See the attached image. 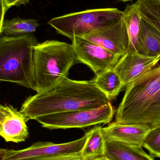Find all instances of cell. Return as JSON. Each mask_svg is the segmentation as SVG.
<instances>
[{"label":"cell","instance_id":"cell-18","mask_svg":"<svg viewBox=\"0 0 160 160\" xmlns=\"http://www.w3.org/2000/svg\"><path fill=\"white\" fill-rule=\"evenodd\" d=\"M40 24L34 19L15 18L11 20H4L1 23V35L18 36L34 32Z\"/></svg>","mask_w":160,"mask_h":160},{"label":"cell","instance_id":"cell-23","mask_svg":"<svg viewBox=\"0 0 160 160\" xmlns=\"http://www.w3.org/2000/svg\"><path fill=\"white\" fill-rule=\"evenodd\" d=\"M94 160H111L109 159V158H107L106 157H103L102 158H99L96 159Z\"/></svg>","mask_w":160,"mask_h":160},{"label":"cell","instance_id":"cell-12","mask_svg":"<svg viewBox=\"0 0 160 160\" xmlns=\"http://www.w3.org/2000/svg\"><path fill=\"white\" fill-rule=\"evenodd\" d=\"M25 117L20 111L8 104L0 106V135L6 142L19 143L29 136Z\"/></svg>","mask_w":160,"mask_h":160},{"label":"cell","instance_id":"cell-16","mask_svg":"<svg viewBox=\"0 0 160 160\" xmlns=\"http://www.w3.org/2000/svg\"><path fill=\"white\" fill-rule=\"evenodd\" d=\"M92 80L106 94L111 101L114 99L125 87L121 78L114 67L96 75Z\"/></svg>","mask_w":160,"mask_h":160},{"label":"cell","instance_id":"cell-1","mask_svg":"<svg viewBox=\"0 0 160 160\" xmlns=\"http://www.w3.org/2000/svg\"><path fill=\"white\" fill-rule=\"evenodd\" d=\"M111 102L106 94L91 81L65 79L49 91L26 99L20 112L26 122L39 117L81 109L100 108Z\"/></svg>","mask_w":160,"mask_h":160},{"label":"cell","instance_id":"cell-17","mask_svg":"<svg viewBox=\"0 0 160 160\" xmlns=\"http://www.w3.org/2000/svg\"><path fill=\"white\" fill-rule=\"evenodd\" d=\"M122 19L126 25L128 36V51L137 52L141 17L136 2L126 7L123 11Z\"/></svg>","mask_w":160,"mask_h":160},{"label":"cell","instance_id":"cell-2","mask_svg":"<svg viewBox=\"0 0 160 160\" xmlns=\"http://www.w3.org/2000/svg\"><path fill=\"white\" fill-rule=\"evenodd\" d=\"M115 121L146 124L151 129L160 125V64L126 87Z\"/></svg>","mask_w":160,"mask_h":160},{"label":"cell","instance_id":"cell-4","mask_svg":"<svg viewBox=\"0 0 160 160\" xmlns=\"http://www.w3.org/2000/svg\"><path fill=\"white\" fill-rule=\"evenodd\" d=\"M37 39L33 34L0 38V80L34 89V47Z\"/></svg>","mask_w":160,"mask_h":160},{"label":"cell","instance_id":"cell-21","mask_svg":"<svg viewBox=\"0 0 160 160\" xmlns=\"http://www.w3.org/2000/svg\"><path fill=\"white\" fill-rule=\"evenodd\" d=\"M27 160H84L80 152L34 158Z\"/></svg>","mask_w":160,"mask_h":160},{"label":"cell","instance_id":"cell-14","mask_svg":"<svg viewBox=\"0 0 160 160\" xmlns=\"http://www.w3.org/2000/svg\"><path fill=\"white\" fill-rule=\"evenodd\" d=\"M102 128L96 126L85 133L86 141L80 152L84 160H94L105 157L106 142Z\"/></svg>","mask_w":160,"mask_h":160},{"label":"cell","instance_id":"cell-10","mask_svg":"<svg viewBox=\"0 0 160 160\" xmlns=\"http://www.w3.org/2000/svg\"><path fill=\"white\" fill-rule=\"evenodd\" d=\"M160 61V56L148 57L128 51L120 57L114 69L126 87L143 74L156 67Z\"/></svg>","mask_w":160,"mask_h":160},{"label":"cell","instance_id":"cell-6","mask_svg":"<svg viewBox=\"0 0 160 160\" xmlns=\"http://www.w3.org/2000/svg\"><path fill=\"white\" fill-rule=\"evenodd\" d=\"M115 111L111 102L98 108L81 109L47 115L36 118L41 126L50 130L84 128L111 123Z\"/></svg>","mask_w":160,"mask_h":160},{"label":"cell","instance_id":"cell-8","mask_svg":"<svg viewBox=\"0 0 160 160\" xmlns=\"http://www.w3.org/2000/svg\"><path fill=\"white\" fill-rule=\"evenodd\" d=\"M71 42L77 62L89 67L95 75L114 67L121 57L82 37Z\"/></svg>","mask_w":160,"mask_h":160},{"label":"cell","instance_id":"cell-19","mask_svg":"<svg viewBox=\"0 0 160 160\" xmlns=\"http://www.w3.org/2000/svg\"><path fill=\"white\" fill-rule=\"evenodd\" d=\"M141 18L160 32V0H137Z\"/></svg>","mask_w":160,"mask_h":160},{"label":"cell","instance_id":"cell-7","mask_svg":"<svg viewBox=\"0 0 160 160\" xmlns=\"http://www.w3.org/2000/svg\"><path fill=\"white\" fill-rule=\"evenodd\" d=\"M86 141V135L78 140L63 143L37 142L21 150L1 149L0 160H27L34 158L80 152Z\"/></svg>","mask_w":160,"mask_h":160},{"label":"cell","instance_id":"cell-11","mask_svg":"<svg viewBox=\"0 0 160 160\" xmlns=\"http://www.w3.org/2000/svg\"><path fill=\"white\" fill-rule=\"evenodd\" d=\"M151 129L146 124H121L116 121L102 128L106 142H116L140 148H143Z\"/></svg>","mask_w":160,"mask_h":160},{"label":"cell","instance_id":"cell-13","mask_svg":"<svg viewBox=\"0 0 160 160\" xmlns=\"http://www.w3.org/2000/svg\"><path fill=\"white\" fill-rule=\"evenodd\" d=\"M137 52L148 57L160 56V32L142 18Z\"/></svg>","mask_w":160,"mask_h":160},{"label":"cell","instance_id":"cell-22","mask_svg":"<svg viewBox=\"0 0 160 160\" xmlns=\"http://www.w3.org/2000/svg\"><path fill=\"white\" fill-rule=\"evenodd\" d=\"M30 0H1L2 6V18L1 23L3 21L6 12L13 6H19L28 3Z\"/></svg>","mask_w":160,"mask_h":160},{"label":"cell","instance_id":"cell-15","mask_svg":"<svg viewBox=\"0 0 160 160\" xmlns=\"http://www.w3.org/2000/svg\"><path fill=\"white\" fill-rule=\"evenodd\" d=\"M105 157L111 160H155L142 148L135 147L113 142H106Z\"/></svg>","mask_w":160,"mask_h":160},{"label":"cell","instance_id":"cell-9","mask_svg":"<svg viewBox=\"0 0 160 160\" xmlns=\"http://www.w3.org/2000/svg\"><path fill=\"white\" fill-rule=\"evenodd\" d=\"M81 37L120 56L129 50L128 36L122 18L117 22L96 29Z\"/></svg>","mask_w":160,"mask_h":160},{"label":"cell","instance_id":"cell-3","mask_svg":"<svg viewBox=\"0 0 160 160\" xmlns=\"http://www.w3.org/2000/svg\"><path fill=\"white\" fill-rule=\"evenodd\" d=\"M34 90L42 93L51 90L68 78L77 61L72 44L48 40L34 46Z\"/></svg>","mask_w":160,"mask_h":160},{"label":"cell","instance_id":"cell-24","mask_svg":"<svg viewBox=\"0 0 160 160\" xmlns=\"http://www.w3.org/2000/svg\"><path fill=\"white\" fill-rule=\"evenodd\" d=\"M119 1L125 2H130V1H133V0H119Z\"/></svg>","mask_w":160,"mask_h":160},{"label":"cell","instance_id":"cell-20","mask_svg":"<svg viewBox=\"0 0 160 160\" xmlns=\"http://www.w3.org/2000/svg\"><path fill=\"white\" fill-rule=\"evenodd\" d=\"M143 148L151 156L160 158V125L151 129L144 142Z\"/></svg>","mask_w":160,"mask_h":160},{"label":"cell","instance_id":"cell-5","mask_svg":"<svg viewBox=\"0 0 160 160\" xmlns=\"http://www.w3.org/2000/svg\"><path fill=\"white\" fill-rule=\"evenodd\" d=\"M123 11L115 8L87 9L53 18L48 23L56 32L72 40L119 21Z\"/></svg>","mask_w":160,"mask_h":160}]
</instances>
